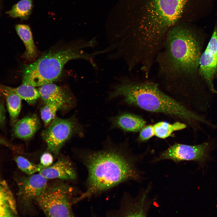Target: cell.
<instances>
[{"label": "cell", "instance_id": "obj_25", "mask_svg": "<svg viewBox=\"0 0 217 217\" xmlns=\"http://www.w3.org/2000/svg\"><path fill=\"white\" fill-rule=\"evenodd\" d=\"M5 119V110L3 104L0 101V127L3 126Z\"/></svg>", "mask_w": 217, "mask_h": 217}, {"label": "cell", "instance_id": "obj_5", "mask_svg": "<svg viewBox=\"0 0 217 217\" xmlns=\"http://www.w3.org/2000/svg\"><path fill=\"white\" fill-rule=\"evenodd\" d=\"M93 41L84 43L70 44L59 48L54 49L24 67L22 83L40 86L52 83L61 76L63 68L68 61L75 59L88 61L95 67L93 59L102 51L89 54L84 52V48L92 46Z\"/></svg>", "mask_w": 217, "mask_h": 217}, {"label": "cell", "instance_id": "obj_11", "mask_svg": "<svg viewBox=\"0 0 217 217\" xmlns=\"http://www.w3.org/2000/svg\"><path fill=\"white\" fill-rule=\"evenodd\" d=\"M39 172L47 179L58 178L74 181L77 177L72 162L67 157L63 156L59 157L55 163L42 169Z\"/></svg>", "mask_w": 217, "mask_h": 217}, {"label": "cell", "instance_id": "obj_20", "mask_svg": "<svg viewBox=\"0 0 217 217\" xmlns=\"http://www.w3.org/2000/svg\"><path fill=\"white\" fill-rule=\"evenodd\" d=\"M14 89L22 99L29 104H34L40 97L38 90L30 85L22 83L19 86L14 88Z\"/></svg>", "mask_w": 217, "mask_h": 217}, {"label": "cell", "instance_id": "obj_21", "mask_svg": "<svg viewBox=\"0 0 217 217\" xmlns=\"http://www.w3.org/2000/svg\"><path fill=\"white\" fill-rule=\"evenodd\" d=\"M14 159L18 168L27 175L39 172L45 168L40 163L35 164L22 156H16Z\"/></svg>", "mask_w": 217, "mask_h": 217}, {"label": "cell", "instance_id": "obj_2", "mask_svg": "<svg viewBox=\"0 0 217 217\" xmlns=\"http://www.w3.org/2000/svg\"><path fill=\"white\" fill-rule=\"evenodd\" d=\"M116 144L108 137L98 150L85 149L79 153L88 176L85 191L74 203L96 197L124 182L140 181L141 174L136 165L138 157L133 154L128 142Z\"/></svg>", "mask_w": 217, "mask_h": 217}, {"label": "cell", "instance_id": "obj_23", "mask_svg": "<svg viewBox=\"0 0 217 217\" xmlns=\"http://www.w3.org/2000/svg\"><path fill=\"white\" fill-rule=\"evenodd\" d=\"M154 135L153 125H145L140 131L137 140L139 142L145 141L149 140Z\"/></svg>", "mask_w": 217, "mask_h": 217}, {"label": "cell", "instance_id": "obj_22", "mask_svg": "<svg viewBox=\"0 0 217 217\" xmlns=\"http://www.w3.org/2000/svg\"><path fill=\"white\" fill-rule=\"evenodd\" d=\"M45 105L40 110L41 116L44 124L49 125L55 118L57 111L63 108L61 104L56 102H51L45 103Z\"/></svg>", "mask_w": 217, "mask_h": 217}, {"label": "cell", "instance_id": "obj_26", "mask_svg": "<svg viewBox=\"0 0 217 217\" xmlns=\"http://www.w3.org/2000/svg\"><path fill=\"white\" fill-rule=\"evenodd\" d=\"M0 144L6 146L11 149L15 150V147L6 140L0 137Z\"/></svg>", "mask_w": 217, "mask_h": 217}, {"label": "cell", "instance_id": "obj_3", "mask_svg": "<svg viewBox=\"0 0 217 217\" xmlns=\"http://www.w3.org/2000/svg\"><path fill=\"white\" fill-rule=\"evenodd\" d=\"M201 36L200 30L191 23L178 24L167 33L156 58L170 88H187V79L199 67Z\"/></svg>", "mask_w": 217, "mask_h": 217}, {"label": "cell", "instance_id": "obj_1", "mask_svg": "<svg viewBox=\"0 0 217 217\" xmlns=\"http://www.w3.org/2000/svg\"><path fill=\"white\" fill-rule=\"evenodd\" d=\"M213 0H137L133 45L148 60L154 59L166 35L183 23H192L207 15Z\"/></svg>", "mask_w": 217, "mask_h": 217}, {"label": "cell", "instance_id": "obj_8", "mask_svg": "<svg viewBox=\"0 0 217 217\" xmlns=\"http://www.w3.org/2000/svg\"><path fill=\"white\" fill-rule=\"evenodd\" d=\"M213 146V143L210 141L194 145L176 143L161 153L152 162L168 159L176 162L193 161L203 163L209 158V153Z\"/></svg>", "mask_w": 217, "mask_h": 217}, {"label": "cell", "instance_id": "obj_7", "mask_svg": "<svg viewBox=\"0 0 217 217\" xmlns=\"http://www.w3.org/2000/svg\"><path fill=\"white\" fill-rule=\"evenodd\" d=\"M83 128L74 116L66 119L55 118L41 135L47 150L58 156L63 146L73 135H83Z\"/></svg>", "mask_w": 217, "mask_h": 217}, {"label": "cell", "instance_id": "obj_6", "mask_svg": "<svg viewBox=\"0 0 217 217\" xmlns=\"http://www.w3.org/2000/svg\"><path fill=\"white\" fill-rule=\"evenodd\" d=\"M72 188L62 182L48 184L36 202L48 217H72Z\"/></svg>", "mask_w": 217, "mask_h": 217}, {"label": "cell", "instance_id": "obj_24", "mask_svg": "<svg viewBox=\"0 0 217 217\" xmlns=\"http://www.w3.org/2000/svg\"><path fill=\"white\" fill-rule=\"evenodd\" d=\"M53 161V156L51 153L48 151L42 154L40 158V163L45 168L52 165Z\"/></svg>", "mask_w": 217, "mask_h": 217}, {"label": "cell", "instance_id": "obj_14", "mask_svg": "<svg viewBox=\"0 0 217 217\" xmlns=\"http://www.w3.org/2000/svg\"><path fill=\"white\" fill-rule=\"evenodd\" d=\"M40 127V120L35 115L17 121L13 126V132L17 138L24 140L32 137Z\"/></svg>", "mask_w": 217, "mask_h": 217}, {"label": "cell", "instance_id": "obj_10", "mask_svg": "<svg viewBox=\"0 0 217 217\" xmlns=\"http://www.w3.org/2000/svg\"><path fill=\"white\" fill-rule=\"evenodd\" d=\"M199 72L211 90L216 92L213 81L217 73V27L215 26L206 49L201 54L199 61Z\"/></svg>", "mask_w": 217, "mask_h": 217}, {"label": "cell", "instance_id": "obj_17", "mask_svg": "<svg viewBox=\"0 0 217 217\" xmlns=\"http://www.w3.org/2000/svg\"><path fill=\"white\" fill-rule=\"evenodd\" d=\"M15 199L7 183L0 177V217L17 215Z\"/></svg>", "mask_w": 217, "mask_h": 217}, {"label": "cell", "instance_id": "obj_15", "mask_svg": "<svg viewBox=\"0 0 217 217\" xmlns=\"http://www.w3.org/2000/svg\"><path fill=\"white\" fill-rule=\"evenodd\" d=\"M15 29L26 48L22 58L30 62L35 60L39 52L35 44L30 27L27 24H18L16 25Z\"/></svg>", "mask_w": 217, "mask_h": 217}, {"label": "cell", "instance_id": "obj_9", "mask_svg": "<svg viewBox=\"0 0 217 217\" xmlns=\"http://www.w3.org/2000/svg\"><path fill=\"white\" fill-rule=\"evenodd\" d=\"M47 179L39 173L20 178L17 181V196L22 206L26 210L32 208L36 199L48 185Z\"/></svg>", "mask_w": 217, "mask_h": 217}, {"label": "cell", "instance_id": "obj_16", "mask_svg": "<svg viewBox=\"0 0 217 217\" xmlns=\"http://www.w3.org/2000/svg\"><path fill=\"white\" fill-rule=\"evenodd\" d=\"M0 92L5 96L9 114L10 123L13 126L17 121L21 109V100L14 88L0 83Z\"/></svg>", "mask_w": 217, "mask_h": 217}, {"label": "cell", "instance_id": "obj_19", "mask_svg": "<svg viewBox=\"0 0 217 217\" xmlns=\"http://www.w3.org/2000/svg\"><path fill=\"white\" fill-rule=\"evenodd\" d=\"M186 127L185 124L179 121L172 124L167 122L160 121L153 125L155 135L163 139L171 136L173 132L183 130Z\"/></svg>", "mask_w": 217, "mask_h": 217}, {"label": "cell", "instance_id": "obj_12", "mask_svg": "<svg viewBox=\"0 0 217 217\" xmlns=\"http://www.w3.org/2000/svg\"><path fill=\"white\" fill-rule=\"evenodd\" d=\"M111 128H118L125 132L140 131L146 124L141 116L131 113L123 112L109 118Z\"/></svg>", "mask_w": 217, "mask_h": 217}, {"label": "cell", "instance_id": "obj_13", "mask_svg": "<svg viewBox=\"0 0 217 217\" xmlns=\"http://www.w3.org/2000/svg\"><path fill=\"white\" fill-rule=\"evenodd\" d=\"M38 91L45 103L51 102H58L63 107L72 103V97L68 90L62 87L52 83L39 86Z\"/></svg>", "mask_w": 217, "mask_h": 217}, {"label": "cell", "instance_id": "obj_4", "mask_svg": "<svg viewBox=\"0 0 217 217\" xmlns=\"http://www.w3.org/2000/svg\"><path fill=\"white\" fill-rule=\"evenodd\" d=\"M114 86L108 99L121 97L128 105L145 111L165 114L181 120L193 127L204 119L150 82H135L124 78Z\"/></svg>", "mask_w": 217, "mask_h": 217}, {"label": "cell", "instance_id": "obj_18", "mask_svg": "<svg viewBox=\"0 0 217 217\" xmlns=\"http://www.w3.org/2000/svg\"><path fill=\"white\" fill-rule=\"evenodd\" d=\"M33 7V0H20L6 13L12 18L26 20L31 14Z\"/></svg>", "mask_w": 217, "mask_h": 217}]
</instances>
